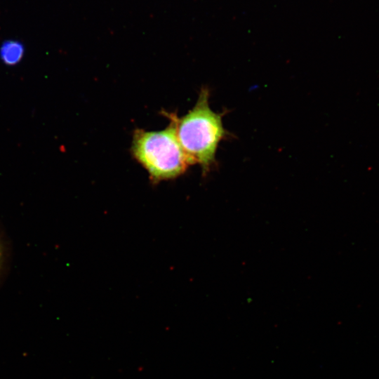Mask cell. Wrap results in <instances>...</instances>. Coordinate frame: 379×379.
Here are the masks:
<instances>
[{"label":"cell","mask_w":379,"mask_h":379,"mask_svg":"<svg viewBox=\"0 0 379 379\" xmlns=\"http://www.w3.org/2000/svg\"><path fill=\"white\" fill-rule=\"evenodd\" d=\"M208 100V90L204 88L187 114L180 118L167 114L190 164H198L204 171L214 162L219 143L227 134L222 115L211 109Z\"/></svg>","instance_id":"obj_1"},{"label":"cell","mask_w":379,"mask_h":379,"mask_svg":"<svg viewBox=\"0 0 379 379\" xmlns=\"http://www.w3.org/2000/svg\"><path fill=\"white\" fill-rule=\"evenodd\" d=\"M24 44L16 39H8L0 46V60L6 66H15L23 59Z\"/></svg>","instance_id":"obj_3"},{"label":"cell","mask_w":379,"mask_h":379,"mask_svg":"<svg viewBox=\"0 0 379 379\" xmlns=\"http://www.w3.org/2000/svg\"><path fill=\"white\" fill-rule=\"evenodd\" d=\"M131 152L155 181L178 177L191 165L171 121L167 128L159 131L136 130Z\"/></svg>","instance_id":"obj_2"}]
</instances>
